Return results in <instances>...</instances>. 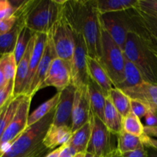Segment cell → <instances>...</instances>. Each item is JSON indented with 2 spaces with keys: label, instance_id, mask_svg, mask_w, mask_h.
I'll return each mask as SVG.
<instances>
[{
  "label": "cell",
  "instance_id": "obj_1",
  "mask_svg": "<svg viewBox=\"0 0 157 157\" xmlns=\"http://www.w3.org/2000/svg\"><path fill=\"white\" fill-rule=\"evenodd\" d=\"M61 9L75 33L84 37L88 56L98 61L101 56L102 25L95 0L62 1Z\"/></svg>",
  "mask_w": 157,
  "mask_h": 157
},
{
  "label": "cell",
  "instance_id": "obj_2",
  "mask_svg": "<svg viewBox=\"0 0 157 157\" xmlns=\"http://www.w3.org/2000/svg\"><path fill=\"white\" fill-rule=\"evenodd\" d=\"M61 6V1L57 0H28L15 13L32 32L48 34L59 17Z\"/></svg>",
  "mask_w": 157,
  "mask_h": 157
},
{
  "label": "cell",
  "instance_id": "obj_3",
  "mask_svg": "<svg viewBox=\"0 0 157 157\" xmlns=\"http://www.w3.org/2000/svg\"><path fill=\"white\" fill-rule=\"evenodd\" d=\"M55 109L36 124L29 126L0 157H42L49 151L43 141L53 123Z\"/></svg>",
  "mask_w": 157,
  "mask_h": 157
},
{
  "label": "cell",
  "instance_id": "obj_4",
  "mask_svg": "<svg viewBox=\"0 0 157 157\" xmlns=\"http://www.w3.org/2000/svg\"><path fill=\"white\" fill-rule=\"evenodd\" d=\"M124 56L136 66L146 82L157 85V58L148 44L136 32L127 35Z\"/></svg>",
  "mask_w": 157,
  "mask_h": 157
},
{
  "label": "cell",
  "instance_id": "obj_5",
  "mask_svg": "<svg viewBox=\"0 0 157 157\" xmlns=\"http://www.w3.org/2000/svg\"><path fill=\"white\" fill-rule=\"evenodd\" d=\"M98 61L106 71L114 87H117L124 79L125 56L124 51L103 27L101 56Z\"/></svg>",
  "mask_w": 157,
  "mask_h": 157
},
{
  "label": "cell",
  "instance_id": "obj_6",
  "mask_svg": "<svg viewBox=\"0 0 157 157\" xmlns=\"http://www.w3.org/2000/svg\"><path fill=\"white\" fill-rule=\"evenodd\" d=\"M49 34L52 36L57 57L71 64L76 44L75 33L63 14L61 6L59 17Z\"/></svg>",
  "mask_w": 157,
  "mask_h": 157
},
{
  "label": "cell",
  "instance_id": "obj_7",
  "mask_svg": "<svg viewBox=\"0 0 157 157\" xmlns=\"http://www.w3.org/2000/svg\"><path fill=\"white\" fill-rule=\"evenodd\" d=\"M130 31L145 41L153 52H157V15L147 14L138 9L127 11Z\"/></svg>",
  "mask_w": 157,
  "mask_h": 157
},
{
  "label": "cell",
  "instance_id": "obj_8",
  "mask_svg": "<svg viewBox=\"0 0 157 157\" xmlns=\"http://www.w3.org/2000/svg\"><path fill=\"white\" fill-rule=\"evenodd\" d=\"M32 98L24 95L20 103L15 116L6 128L0 142V156L3 154L14 141L26 130L28 127V119L29 116L31 102Z\"/></svg>",
  "mask_w": 157,
  "mask_h": 157
},
{
  "label": "cell",
  "instance_id": "obj_9",
  "mask_svg": "<svg viewBox=\"0 0 157 157\" xmlns=\"http://www.w3.org/2000/svg\"><path fill=\"white\" fill-rule=\"evenodd\" d=\"M91 134L86 153L101 157H108L114 149L112 146L111 133L102 120L91 113L90 118Z\"/></svg>",
  "mask_w": 157,
  "mask_h": 157
},
{
  "label": "cell",
  "instance_id": "obj_10",
  "mask_svg": "<svg viewBox=\"0 0 157 157\" xmlns=\"http://www.w3.org/2000/svg\"><path fill=\"white\" fill-rule=\"evenodd\" d=\"M75 50L71 64L72 77L71 84L75 86V88H78L87 86L90 78L87 69V58L88 55L84 37L81 34L75 33Z\"/></svg>",
  "mask_w": 157,
  "mask_h": 157
},
{
  "label": "cell",
  "instance_id": "obj_11",
  "mask_svg": "<svg viewBox=\"0 0 157 157\" xmlns=\"http://www.w3.org/2000/svg\"><path fill=\"white\" fill-rule=\"evenodd\" d=\"M102 27L110 35L112 39L124 51L130 25L127 11L101 15Z\"/></svg>",
  "mask_w": 157,
  "mask_h": 157
},
{
  "label": "cell",
  "instance_id": "obj_12",
  "mask_svg": "<svg viewBox=\"0 0 157 157\" xmlns=\"http://www.w3.org/2000/svg\"><path fill=\"white\" fill-rule=\"evenodd\" d=\"M71 66L70 63L59 58L52 61L47 77L43 83L42 88L46 87H54L58 92L71 84Z\"/></svg>",
  "mask_w": 157,
  "mask_h": 157
},
{
  "label": "cell",
  "instance_id": "obj_13",
  "mask_svg": "<svg viewBox=\"0 0 157 157\" xmlns=\"http://www.w3.org/2000/svg\"><path fill=\"white\" fill-rule=\"evenodd\" d=\"M47 35V41H46L44 54H43L41 61L38 64V68H37L35 76H34L33 80L32 81V84H31L29 90L25 94L26 96L31 97V98H33L34 95L38 90L42 89L43 83H44V80L47 77L52 61H54V59L58 58L56 52H55V47H54L52 36L49 33H48Z\"/></svg>",
  "mask_w": 157,
  "mask_h": 157
},
{
  "label": "cell",
  "instance_id": "obj_14",
  "mask_svg": "<svg viewBox=\"0 0 157 157\" xmlns=\"http://www.w3.org/2000/svg\"><path fill=\"white\" fill-rule=\"evenodd\" d=\"M91 115L90 96L87 86L76 88L72 110V131L75 132L90 121Z\"/></svg>",
  "mask_w": 157,
  "mask_h": 157
},
{
  "label": "cell",
  "instance_id": "obj_15",
  "mask_svg": "<svg viewBox=\"0 0 157 157\" xmlns=\"http://www.w3.org/2000/svg\"><path fill=\"white\" fill-rule=\"evenodd\" d=\"M76 88L73 84L60 93L59 101L55 108L52 125L55 127H68L71 128L72 125V110H73L74 101Z\"/></svg>",
  "mask_w": 157,
  "mask_h": 157
},
{
  "label": "cell",
  "instance_id": "obj_16",
  "mask_svg": "<svg viewBox=\"0 0 157 157\" xmlns=\"http://www.w3.org/2000/svg\"><path fill=\"white\" fill-rule=\"evenodd\" d=\"M130 99L147 104L152 111L157 113V85L144 81L142 84L123 90Z\"/></svg>",
  "mask_w": 157,
  "mask_h": 157
},
{
  "label": "cell",
  "instance_id": "obj_17",
  "mask_svg": "<svg viewBox=\"0 0 157 157\" xmlns=\"http://www.w3.org/2000/svg\"><path fill=\"white\" fill-rule=\"evenodd\" d=\"M35 41V33L32 36L27 50L24 54L21 59L17 64V71L15 74V79H14V90L13 97H18L19 95H23L25 84L29 71V63H30L31 56H32V51H33L34 44Z\"/></svg>",
  "mask_w": 157,
  "mask_h": 157
},
{
  "label": "cell",
  "instance_id": "obj_18",
  "mask_svg": "<svg viewBox=\"0 0 157 157\" xmlns=\"http://www.w3.org/2000/svg\"><path fill=\"white\" fill-rule=\"evenodd\" d=\"M47 34L43 33H35V41L34 44L33 51H32V56H31L30 63H29V71L26 79L25 84L23 95H25L29 90L32 81L33 80L34 76L35 75L38 66L41 61V58L44 52L46 41H47Z\"/></svg>",
  "mask_w": 157,
  "mask_h": 157
},
{
  "label": "cell",
  "instance_id": "obj_19",
  "mask_svg": "<svg viewBox=\"0 0 157 157\" xmlns=\"http://www.w3.org/2000/svg\"><path fill=\"white\" fill-rule=\"evenodd\" d=\"M87 62L90 78L101 87L107 98L111 89L113 88L111 80L98 60L87 56Z\"/></svg>",
  "mask_w": 157,
  "mask_h": 157
},
{
  "label": "cell",
  "instance_id": "obj_20",
  "mask_svg": "<svg viewBox=\"0 0 157 157\" xmlns=\"http://www.w3.org/2000/svg\"><path fill=\"white\" fill-rule=\"evenodd\" d=\"M73 131L68 127H55L52 124L44 138V147L48 150H54L67 144L71 138Z\"/></svg>",
  "mask_w": 157,
  "mask_h": 157
},
{
  "label": "cell",
  "instance_id": "obj_21",
  "mask_svg": "<svg viewBox=\"0 0 157 157\" xmlns=\"http://www.w3.org/2000/svg\"><path fill=\"white\" fill-rule=\"evenodd\" d=\"M101 15L122 12L137 7L139 0H95Z\"/></svg>",
  "mask_w": 157,
  "mask_h": 157
},
{
  "label": "cell",
  "instance_id": "obj_22",
  "mask_svg": "<svg viewBox=\"0 0 157 157\" xmlns=\"http://www.w3.org/2000/svg\"><path fill=\"white\" fill-rule=\"evenodd\" d=\"M87 87L90 96L91 113L104 121L107 97L105 96L101 87L91 79L89 81Z\"/></svg>",
  "mask_w": 157,
  "mask_h": 157
},
{
  "label": "cell",
  "instance_id": "obj_23",
  "mask_svg": "<svg viewBox=\"0 0 157 157\" xmlns=\"http://www.w3.org/2000/svg\"><path fill=\"white\" fill-rule=\"evenodd\" d=\"M123 121L124 117L117 111L110 100L107 98L106 107L104 110V123L110 133L117 136L123 131Z\"/></svg>",
  "mask_w": 157,
  "mask_h": 157
},
{
  "label": "cell",
  "instance_id": "obj_24",
  "mask_svg": "<svg viewBox=\"0 0 157 157\" xmlns=\"http://www.w3.org/2000/svg\"><path fill=\"white\" fill-rule=\"evenodd\" d=\"M24 25L22 20L18 17L16 24L12 30L0 36V57L14 53L18 35Z\"/></svg>",
  "mask_w": 157,
  "mask_h": 157
},
{
  "label": "cell",
  "instance_id": "obj_25",
  "mask_svg": "<svg viewBox=\"0 0 157 157\" xmlns=\"http://www.w3.org/2000/svg\"><path fill=\"white\" fill-rule=\"evenodd\" d=\"M91 134V125L89 121L83 127L74 132L71 138L67 142V144L74 147L78 153H85L87 152Z\"/></svg>",
  "mask_w": 157,
  "mask_h": 157
},
{
  "label": "cell",
  "instance_id": "obj_26",
  "mask_svg": "<svg viewBox=\"0 0 157 157\" xmlns=\"http://www.w3.org/2000/svg\"><path fill=\"white\" fill-rule=\"evenodd\" d=\"M144 82L142 75L134 64L129 61L125 57V67H124V79L123 82L117 88L121 90L136 87Z\"/></svg>",
  "mask_w": 157,
  "mask_h": 157
},
{
  "label": "cell",
  "instance_id": "obj_27",
  "mask_svg": "<svg viewBox=\"0 0 157 157\" xmlns=\"http://www.w3.org/2000/svg\"><path fill=\"white\" fill-rule=\"evenodd\" d=\"M107 98L110 100L117 111L122 115L123 117H125L131 111V99L121 89L117 87L112 88Z\"/></svg>",
  "mask_w": 157,
  "mask_h": 157
},
{
  "label": "cell",
  "instance_id": "obj_28",
  "mask_svg": "<svg viewBox=\"0 0 157 157\" xmlns=\"http://www.w3.org/2000/svg\"><path fill=\"white\" fill-rule=\"evenodd\" d=\"M59 98L60 93L58 92L52 98L41 104L32 113H30L29 116V119H28V127L36 124L37 122L43 119L46 115H48L52 110H55L58 105Z\"/></svg>",
  "mask_w": 157,
  "mask_h": 157
},
{
  "label": "cell",
  "instance_id": "obj_29",
  "mask_svg": "<svg viewBox=\"0 0 157 157\" xmlns=\"http://www.w3.org/2000/svg\"><path fill=\"white\" fill-rule=\"evenodd\" d=\"M117 149L121 153L131 152L144 147L142 138L134 136L123 130L117 135Z\"/></svg>",
  "mask_w": 157,
  "mask_h": 157
},
{
  "label": "cell",
  "instance_id": "obj_30",
  "mask_svg": "<svg viewBox=\"0 0 157 157\" xmlns=\"http://www.w3.org/2000/svg\"><path fill=\"white\" fill-rule=\"evenodd\" d=\"M123 130L136 136H141L144 134V126L141 120L136 114L130 111L123 121Z\"/></svg>",
  "mask_w": 157,
  "mask_h": 157
},
{
  "label": "cell",
  "instance_id": "obj_31",
  "mask_svg": "<svg viewBox=\"0 0 157 157\" xmlns=\"http://www.w3.org/2000/svg\"><path fill=\"white\" fill-rule=\"evenodd\" d=\"M34 34H35L34 32L29 30L25 25L21 28V31L19 32V35H18V40H17L15 52H14V55H15L17 64L19 62L20 60L21 59V58L24 55V54L25 53L28 45H29V42H30Z\"/></svg>",
  "mask_w": 157,
  "mask_h": 157
},
{
  "label": "cell",
  "instance_id": "obj_32",
  "mask_svg": "<svg viewBox=\"0 0 157 157\" xmlns=\"http://www.w3.org/2000/svg\"><path fill=\"white\" fill-rule=\"evenodd\" d=\"M17 61L14 53L9 55H4V64H3V70H4L5 77L7 81H14L17 71Z\"/></svg>",
  "mask_w": 157,
  "mask_h": 157
},
{
  "label": "cell",
  "instance_id": "obj_33",
  "mask_svg": "<svg viewBox=\"0 0 157 157\" xmlns=\"http://www.w3.org/2000/svg\"><path fill=\"white\" fill-rule=\"evenodd\" d=\"M14 81H8L6 85L0 89V110L13 98Z\"/></svg>",
  "mask_w": 157,
  "mask_h": 157
},
{
  "label": "cell",
  "instance_id": "obj_34",
  "mask_svg": "<svg viewBox=\"0 0 157 157\" xmlns=\"http://www.w3.org/2000/svg\"><path fill=\"white\" fill-rule=\"evenodd\" d=\"M130 105H131V111L134 114H136L140 119L144 118V117L147 114L149 111H150V109L147 104L137 100L131 99L130 101Z\"/></svg>",
  "mask_w": 157,
  "mask_h": 157
},
{
  "label": "cell",
  "instance_id": "obj_35",
  "mask_svg": "<svg viewBox=\"0 0 157 157\" xmlns=\"http://www.w3.org/2000/svg\"><path fill=\"white\" fill-rule=\"evenodd\" d=\"M136 9L147 14L157 15V0H139Z\"/></svg>",
  "mask_w": 157,
  "mask_h": 157
},
{
  "label": "cell",
  "instance_id": "obj_36",
  "mask_svg": "<svg viewBox=\"0 0 157 157\" xmlns=\"http://www.w3.org/2000/svg\"><path fill=\"white\" fill-rule=\"evenodd\" d=\"M18 7L14 6L12 1L0 0V19H3L14 15Z\"/></svg>",
  "mask_w": 157,
  "mask_h": 157
},
{
  "label": "cell",
  "instance_id": "obj_37",
  "mask_svg": "<svg viewBox=\"0 0 157 157\" xmlns=\"http://www.w3.org/2000/svg\"><path fill=\"white\" fill-rule=\"evenodd\" d=\"M18 16L15 13L7 18L0 19V36L10 32L16 24Z\"/></svg>",
  "mask_w": 157,
  "mask_h": 157
},
{
  "label": "cell",
  "instance_id": "obj_38",
  "mask_svg": "<svg viewBox=\"0 0 157 157\" xmlns=\"http://www.w3.org/2000/svg\"><path fill=\"white\" fill-rule=\"evenodd\" d=\"M121 154H122V153H121ZM122 156L123 157H148L147 148L144 146V147H141V148L138 149V150L123 153Z\"/></svg>",
  "mask_w": 157,
  "mask_h": 157
},
{
  "label": "cell",
  "instance_id": "obj_39",
  "mask_svg": "<svg viewBox=\"0 0 157 157\" xmlns=\"http://www.w3.org/2000/svg\"><path fill=\"white\" fill-rule=\"evenodd\" d=\"M78 153V151L74 147L69 146L67 143L63 145V148L58 157H75Z\"/></svg>",
  "mask_w": 157,
  "mask_h": 157
},
{
  "label": "cell",
  "instance_id": "obj_40",
  "mask_svg": "<svg viewBox=\"0 0 157 157\" xmlns=\"http://www.w3.org/2000/svg\"><path fill=\"white\" fill-rule=\"evenodd\" d=\"M144 121L147 127H157V113L150 110L144 117Z\"/></svg>",
  "mask_w": 157,
  "mask_h": 157
},
{
  "label": "cell",
  "instance_id": "obj_41",
  "mask_svg": "<svg viewBox=\"0 0 157 157\" xmlns=\"http://www.w3.org/2000/svg\"><path fill=\"white\" fill-rule=\"evenodd\" d=\"M141 138H142L143 143L146 147L153 148L157 150V139L150 137V136L146 135L145 133L141 136Z\"/></svg>",
  "mask_w": 157,
  "mask_h": 157
},
{
  "label": "cell",
  "instance_id": "obj_42",
  "mask_svg": "<svg viewBox=\"0 0 157 157\" xmlns=\"http://www.w3.org/2000/svg\"><path fill=\"white\" fill-rule=\"evenodd\" d=\"M3 64H4V56H2L0 57V89L2 88L8 82L5 77Z\"/></svg>",
  "mask_w": 157,
  "mask_h": 157
},
{
  "label": "cell",
  "instance_id": "obj_43",
  "mask_svg": "<svg viewBox=\"0 0 157 157\" xmlns=\"http://www.w3.org/2000/svg\"><path fill=\"white\" fill-rule=\"evenodd\" d=\"M144 133L150 137L157 139V127H147L144 126Z\"/></svg>",
  "mask_w": 157,
  "mask_h": 157
},
{
  "label": "cell",
  "instance_id": "obj_44",
  "mask_svg": "<svg viewBox=\"0 0 157 157\" xmlns=\"http://www.w3.org/2000/svg\"><path fill=\"white\" fill-rule=\"evenodd\" d=\"M62 148H63V145L61 146V147H58V148H56L55 150H52V152L48 153V154L44 157H58L60 153H61V150H62Z\"/></svg>",
  "mask_w": 157,
  "mask_h": 157
},
{
  "label": "cell",
  "instance_id": "obj_45",
  "mask_svg": "<svg viewBox=\"0 0 157 157\" xmlns=\"http://www.w3.org/2000/svg\"><path fill=\"white\" fill-rule=\"evenodd\" d=\"M147 148V152H148V157H157V150L153 148Z\"/></svg>",
  "mask_w": 157,
  "mask_h": 157
},
{
  "label": "cell",
  "instance_id": "obj_46",
  "mask_svg": "<svg viewBox=\"0 0 157 157\" xmlns=\"http://www.w3.org/2000/svg\"><path fill=\"white\" fill-rule=\"evenodd\" d=\"M108 157H123L122 154H121V152L117 150V149H114V150L112 151V153L109 155Z\"/></svg>",
  "mask_w": 157,
  "mask_h": 157
},
{
  "label": "cell",
  "instance_id": "obj_47",
  "mask_svg": "<svg viewBox=\"0 0 157 157\" xmlns=\"http://www.w3.org/2000/svg\"><path fill=\"white\" fill-rule=\"evenodd\" d=\"M84 157H101L99 156H97V155L92 154V153H84Z\"/></svg>",
  "mask_w": 157,
  "mask_h": 157
},
{
  "label": "cell",
  "instance_id": "obj_48",
  "mask_svg": "<svg viewBox=\"0 0 157 157\" xmlns=\"http://www.w3.org/2000/svg\"><path fill=\"white\" fill-rule=\"evenodd\" d=\"M84 153H78L75 157H84Z\"/></svg>",
  "mask_w": 157,
  "mask_h": 157
},
{
  "label": "cell",
  "instance_id": "obj_49",
  "mask_svg": "<svg viewBox=\"0 0 157 157\" xmlns=\"http://www.w3.org/2000/svg\"><path fill=\"white\" fill-rule=\"evenodd\" d=\"M153 53L155 54V55H156V58H157V52H153Z\"/></svg>",
  "mask_w": 157,
  "mask_h": 157
},
{
  "label": "cell",
  "instance_id": "obj_50",
  "mask_svg": "<svg viewBox=\"0 0 157 157\" xmlns=\"http://www.w3.org/2000/svg\"></svg>",
  "mask_w": 157,
  "mask_h": 157
}]
</instances>
